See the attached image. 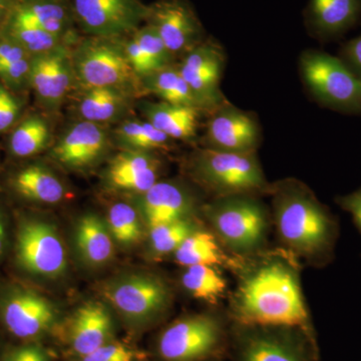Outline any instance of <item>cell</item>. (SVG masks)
Listing matches in <instances>:
<instances>
[{
    "label": "cell",
    "mask_w": 361,
    "mask_h": 361,
    "mask_svg": "<svg viewBox=\"0 0 361 361\" xmlns=\"http://www.w3.org/2000/svg\"><path fill=\"white\" fill-rule=\"evenodd\" d=\"M231 315L236 325L298 329L316 341L298 274L283 259L247 271L233 296Z\"/></svg>",
    "instance_id": "obj_1"
},
{
    "label": "cell",
    "mask_w": 361,
    "mask_h": 361,
    "mask_svg": "<svg viewBox=\"0 0 361 361\" xmlns=\"http://www.w3.org/2000/svg\"><path fill=\"white\" fill-rule=\"evenodd\" d=\"M278 234L297 256L315 264L334 257L338 224L329 209L303 183L287 179L271 188Z\"/></svg>",
    "instance_id": "obj_2"
},
{
    "label": "cell",
    "mask_w": 361,
    "mask_h": 361,
    "mask_svg": "<svg viewBox=\"0 0 361 361\" xmlns=\"http://www.w3.org/2000/svg\"><path fill=\"white\" fill-rule=\"evenodd\" d=\"M190 174L215 198L270 194L256 153H233L209 148L197 149L189 160Z\"/></svg>",
    "instance_id": "obj_3"
},
{
    "label": "cell",
    "mask_w": 361,
    "mask_h": 361,
    "mask_svg": "<svg viewBox=\"0 0 361 361\" xmlns=\"http://www.w3.org/2000/svg\"><path fill=\"white\" fill-rule=\"evenodd\" d=\"M120 39L89 37L71 49L75 82L82 90L111 87L134 96L145 92Z\"/></svg>",
    "instance_id": "obj_4"
},
{
    "label": "cell",
    "mask_w": 361,
    "mask_h": 361,
    "mask_svg": "<svg viewBox=\"0 0 361 361\" xmlns=\"http://www.w3.org/2000/svg\"><path fill=\"white\" fill-rule=\"evenodd\" d=\"M299 71L317 103L339 113L361 115V80L339 56L310 49L301 54Z\"/></svg>",
    "instance_id": "obj_5"
},
{
    "label": "cell",
    "mask_w": 361,
    "mask_h": 361,
    "mask_svg": "<svg viewBox=\"0 0 361 361\" xmlns=\"http://www.w3.org/2000/svg\"><path fill=\"white\" fill-rule=\"evenodd\" d=\"M204 213L218 238L236 253H253L265 243L269 219L257 197L215 198Z\"/></svg>",
    "instance_id": "obj_6"
},
{
    "label": "cell",
    "mask_w": 361,
    "mask_h": 361,
    "mask_svg": "<svg viewBox=\"0 0 361 361\" xmlns=\"http://www.w3.org/2000/svg\"><path fill=\"white\" fill-rule=\"evenodd\" d=\"M104 298L126 322L145 326L158 320L171 304L170 287L158 275L130 273L104 283Z\"/></svg>",
    "instance_id": "obj_7"
},
{
    "label": "cell",
    "mask_w": 361,
    "mask_h": 361,
    "mask_svg": "<svg viewBox=\"0 0 361 361\" xmlns=\"http://www.w3.org/2000/svg\"><path fill=\"white\" fill-rule=\"evenodd\" d=\"M229 345L220 318L212 314L185 316L166 327L158 341L164 361H202L216 357Z\"/></svg>",
    "instance_id": "obj_8"
},
{
    "label": "cell",
    "mask_w": 361,
    "mask_h": 361,
    "mask_svg": "<svg viewBox=\"0 0 361 361\" xmlns=\"http://www.w3.org/2000/svg\"><path fill=\"white\" fill-rule=\"evenodd\" d=\"M234 361H317L314 339L284 327L236 325L231 336Z\"/></svg>",
    "instance_id": "obj_9"
},
{
    "label": "cell",
    "mask_w": 361,
    "mask_h": 361,
    "mask_svg": "<svg viewBox=\"0 0 361 361\" xmlns=\"http://www.w3.org/2000/svg\"><path fill=\"white\" fill-rule=\"evenodd\" d=\"M16 264L35 277L58 279L68 268V257L58 230L47 221L23 218L16 231Z\"/></svg>",
    "instance_id": "obj_10"
},
{
    "label": "cell",
    "mask_w": 361,
    "mask_h": 361,
    "mask_svg": "<svg viewBox=\"0 0 361 361\" xmlns=\"http://www.w3.org/2000/svg\"><path fill=\"white\" fill-rule=\"evenodd\" d=\"M73 18L89 37L122 39L147 20L149 6L140 0H73Z\"/></svg>",
    "instance_id": "obj_11"
},
{
    "label": "cell",
    "mask_w": 361,
    "mask_h": 361,
    "mask_svg": "<svg viewBox=\"0 0 361 361\" xmlns=\"http://www.w3.org/2000/svg\"><path fill=\"white\" fill-rule=\"evenodd\" d=\"M58 317L56 305L39 292L18 285L0 291V320L18 338L32 341L44 336Z\"/></svg>",
    "instance_id": "obj_12"
},
{
    "label": "cell",
    "mask_w": 361,
    "mask_h": 361,
    "mask_svg": "<svg viewBox=\"0 0 361 361\" xmlns=\"http://www.w3.org/2000/svg\"><path fill=\"white\" fill-rule=\"evenodd\" d=\"M225 63L223 47L216 40L207 39L186 52L182 63L178 65L202 111L211 113L228 102L220 90Z\"/></svg>",
    "instance_id": "obj_13"
},
{
    "label": "cell",
    "mask_w": 361,
    "mask_h": 361,
    "mask_svg": "<svg viewBox=\"0 0 361 361\" xmlns=\"http://www.w3.org/2000/svg\"><path fill=\"white\" fill-rule=\"evenodd\" d=\"M205 148L233 153H256L261 140L255 116L226 102L211 111L206 128Z\"/></svg>",
    "instance_id": "obj_14"
},
{
    "label": "cell",
    "mask_w": 361,
    "mask_h": 361,
    "mask_svg": "<svg viewBox=\"0 0 361 361\" xmlns=\"http://www.w3.org/2000/svg\"><path fill=\"white\" fill-rule=\"evenodd\" d=\"M146 23L153 26L173 56L186 54L202 42V25L185 0H160L149 6Z\"/></svg>",
    "instance_id": "obj_15"
},
{
    "label": "cell",
    "mask_w": 361,
    "mask_h": 361,
    "mask_svg": "<svg viewBox=\"0 0 361 361\" xmlns=\"http://www.w3.org/2000/svg\"><path fill=\"white\" fill-rule=\"evenodd\" d=\"M75 82L70 45L32 56L30 85L45 108L56 110Z\"/></svg>",
    "instance_id": "obj_16"
},
{
    "label": "cell",
    "mask_w": 361,
    "mask_h": 361,
    "mask_svg": "<svg viewBox=\"0 0 361 361\" xmlns=\"http://www.w3.org/2000/svg\"><path fill=\"white\" fill-rule=\"evenodd\" d=\"M110 135L103 125L82 121L71 126L51 151L54 160L71 169L94 165L108 152Z\"/></svg>",
    "instance_id": "obj_17"
},
{
    "label": "cell",
    "mask_w": 361,
    "mask_h": 361,
    "mask_svg": "<svg viewBox=\"0 0 361 361\" xmlns=\"http://www.w3.org/2000/svg\"><path fill=\"white\" fill-rule=\"evenodd\" d=\"M194 195L178 180H159L139 195V212L148 228L193 217Z\"/></svg>",
    "instance_id": "obj_18"
},
{
    "label": "cell",
    "mask_w": 361,
    "mask_h": 361,
    "mask_svg": "<svg viewBox=\"0 0 361 361\" xmlns=\"http://www.w3.org/2000/svg\"><path fill=\"white\" fill-rule=\"evenodd\" d=\"M361 20V0H310L305 25L312 37L331 40L341 37Z\"/></svg>",
    "instance_id": "obj_19"
},
{
    "label": "cell",
    "mask_w": 361,
    "mask_h": 361,
    "mask_svg": "<svg viewBox=\"0 0 361 361\" xmlns=\"http://www.w3.org/2000/svg\"><path fill=\"white\" fill-rule=\"evenodd\" d=\"M113 319L108 308L99 302H87L75 311L70 329L71 346L80 357L111 341Z\"/></svg>",
    "instance_id": "obj_20"
},
{
    "label": "cell",
    "mask_w": 361,
    "mask_h": 361,
    "mask_svg": "<svg viewBox=\"0 0 361 361\" xmlns=\"http://www.w3.org/2000/svg\"><path fill=\"white\" fill-rule=\"evenodd\" d=\"M113 236L96 214H85L75 226V242L78 256L90 267H99L110 262L115 253Z\"/></svg>",
    "instance_id": "obj_21"
},
{
    "label": "cell",
    "mask_w": 361,
    "mask_h": 361,
    "mask_svg": "<svg viewBox=\"0 0 361 361\" xmlns=\"http://www.w3.org/2000/svg\"><path fill=\"white\" fill-rule=\"evenodd\" d=\"M13 11L68 44L75 39V18L66 0H20Z\"/></svg>",
    "instance_id": "obj_22"
},
{
    "label": "cell",
    "mask_w": 361,
    "mask_h": 361,
    "mask_svg": "<svg viewBox=\"0 0 361 361\" xmlns=\"http://www.w3.org/2000/svg\"><path fill=\"white\" fill-rule=\"evenodd\" d=\"M141 111L147 122L174 140L193 139L196 137L200 111L190 106L159 102L142 103Z\"/></svg>",
    "instance_id": "obj_23"
},
{
    "label": "cell",
    "mask_w": 361,
    "mask_h": 361,
    "mask_svg": "<svg viewBox=\"0 0 361 361\" xmlns=\"http://www.w3.org/2000/svg\"><path fill=\"white\" fill-rule=\"evenodd\" d=\"M134 94L111 87L82 89L78 102V111L87 122L108 123L120 120L127 114Z\"/></svg>",
    "instance_id": "obj_24"
},
{
    "label": "cell",
    "mask_w": 361,
    "mask_h": 361,
    "mask_svg": "<svg viewBox=\"0 0 361 361\" xmlns=\"http://www.w3.org/2000/svg\"><path fill=\"white\" fill-rule=\"evenodd\" d=\"M13 186L23 198L44 204H56L66 196V188L51 170L30 165L16 173Z\"/></svg>",
    "instance_id": "obj_25"
},
{
    "label": "cell",
    "mask_w": 361,
    "mask_h": 361,
    "mask_svg": "<svg viewBox=\"0 0 361 361\" xmlns=\"http://www.w3.org/2000/svg\"><path fill=\"white\" fill-rule=\"evenodd\" d=\"M176 262L185 268L195 265L233 266L238 264L229 258L221 248L219 242L210 232L197 229L187 237L175 251Z\"/></svg>",
    "instance_id": "obj_26"
},
{
    "label": "cell",
    "mask_w": 361,
    "mask_h": 361,
    "mask_svg": "<svg viewBox=\"0 0 361 361\" xmlns=\"http://www.w3.org/2000/svg\"><path fill=\"white\" fill-rule=\"evenodd\" d=\"M142 89L165 103L190 106L202 111L200 104L180 75L178 66L171 65L142 78Z\"/></svg>",
    "instance_id": "obj_27"
},
{
    "label": "cell",
    "mask_w": 361,
    "mask_h": 361,
    "mask_svg": "<svg viewBox=\"0 0 361 361\" xmlns=\"http://www.w3.org/2000/svg\"><path fill=\"white\" fill-rule=\"evenodd\" d=\"M4 35L18 42L32 56L47 54L63 44L70 45L65 39L47 32L13 11L7 20Z\"/></svg>",
    "instance_id": "obj_28"
},
{
    "label": "cell",
    "mask_w": 361,
    "mask_h": 361,
    "mask_svg": "<svg viewBox=\"0 0 361 361\" xmlns=\"http://www.w3.org/2000/svg\"><path fill=\"white\" fill-rule=\"evenodd\" d=\"M116 142L125 149L160 151L172 147L173 140L149 122L125 121L115 130Z\"/></svg>",
    "instance_id": "obj_29"
},
{
    "label": "cell",
    "mask_w": 361,
    "mask_h": 361,
    "mask_svg": "<svg viewBox=\"0 0 361 361\" xmlns=\"http://www.w3.org/2000/svg\"><path fill=\"white\" fill-rule=\"evenodd\" d=\"M51 140V130L47 121L39 116H30L13 130L9 149L13 155L27 158L44 151Z\"/></svg>",
    "instance_id": "obj_30"
},
{
    "label": "cell",
    "mask_w": 361,
    "mask_h": 361,
    "mask_svg": "<svg viewBox=\"0 0 361 361\" xmlns=\"http://www.w3.org/2000/svg\"><path fill=\"white\" fill-rule=\"evenodd\" d=\"M180 281L192 296L209 303H217L227 290L226 280L212 266L186 267Z\"/></svg>",
    "instance_id": "obj_31"
},
{
    "label": "cell",
    "mask_w": 361,
    "mask_h": 361,
    "mask_svg": "<svg viewBox=\"0 0 361 361\" xmlns=\"http://www.w3.org/2000/svg\"><path fill=\"white\" fill-rule=\"evenodd\" d=\"M32 56L14 42L0 44V78L9 90L30 85Z\"/></svg>",
    "instance_id": "obj_32"
},
{
    "label": "cell",
    "mask_w": 361,
    "mask_h": 361,
    "mask_svg": "<svg viewBox=\"0 0 361 361\" xmlns=\"http://www.w3.org/2000/svg\"><path fill=\"white\" fill-rule=\"evenodd\" d=\"M142 216L127 203H116L109 209L106 225L114 240L123 246L139 243L142 237Z\"/></svg>",
    "instance_id": "obj_33"
},
{
    "label": "cell",
    "mask_w": 361,
    "mask_h": 361,
    "mask_svg": "<svg viewBox=\"0 0 361 361\" xmlns=\"http://www.w3.org/2000/svg\"><path fill=\"white\" fill-rule=\"evenodd\" d=\"M196 230V222L192 217L149 228V251L156 257L174 254L187 237Z\"/></svg>",
    "instance_id": "obj_34"
},
{
    "label": "cell",
    "mask_w": 361,
    "mask_h": 361,
    "mask_svg": "<svg viewBox=\"0 0 361 361\" xmlns=\"http://www.w3.org/2000/svg\"><path fill=\"white\" fill-rule=\"evenodd\" d=\"M157 166H161V161L153 152L123 149L111 160L106 169V182L109 184L113 180L137 174Z\"/></svg>",
    "instance_id": "obj_35"
},
{
    "label": "cell",
    "mask_w": 361,
    "mask_h": 361,
    "mask_svg": "<svg viewBox=\"0 0 361 361\" xmlns=\"http://www.w3.org/2000/svg\"><path fill=\"white\" fill-rule=\"evenodd\" d=\"M135 42L142 47L145 54L149 56L159 68L173 65L174 56L164 44L163 39L156 32L153 26L148 25L140 26L134 32L130 33Z\"/></svg>",
    "instance_id": "obj_36"
},
{
    "label": "cell",
    "mask_w": 361,
    "mask_h": 361,
    "mask_svg": "<svg viewBox=\"0 0 361 361\" xmlns=\"http://www.w3.org/2000/svg\"><path fill=\"white\" fill-rule=\"evenodd\" d=\"M161 166L149 168L137 174L128 176L109 183L111 187L122 191L132 192L137 195L144 194L159 182Z\"/></svg>",
    "instance_id": "obj_37"
},
{
    "label": "cell",
    "mask_w": 361,
    "mask_h": 361,
    "mask_svg": "<svg viewBox=\"0 0 361 361\" xmlns=\"http://www.w3.org/2000/svg\"><path fill=\"white\" fill-rule=\"evenodd\" d=\"M137 353L121 342L110 341L84 356L82 361H135Z\"/></svg>",
    "instance_id": "obj_38"
},
{
    "label": "cell",
    "mask_w": 361,
    "mask_h": 361,
    "mask_svg": "<svg viewBox=\"0 0 361 361\" xmlns=\"http://www.w3.org/2000/svg\"><path fill=\"white\" fill-rule=\"evenodd\" d=\"M123 44L130 66L137 73V77L142 78L154 71L160 70L155 63L145 54L132 35H130V39L123 40Z\"/></svg>",
    "instance_id": "obj_39"
},
{
    "label": "cell",
    "mask_w": 361,
    "mask_h": 361,
    "mask_svg": "<svg viewBox=\"0 0 361 361\" xmlns=\"http://www.w3.org/2000/svg\"><path fill=\"white\" fill-rule=\"evenodd\" d=\"M20 115V101L8 87L0 85V132L13 127Z\"/></svg>",
    "instance_id": "obj_40"
},
{
    "label": "cell",
    "mask_w": 361,
    "mask_h": 361,
    "mask_svg": "<svg viewBox=\"0 0 361 361\" xmlns=\"http://www.w3.org/2000/svg\"><path fill=\"white\" fill-rule=\"evenodd\" d=\"M339 58L361 80V35L342 47Z\"/></svg>",
    "instance_id": "obj_41"
},
{
    "label": "cell",
    "mask_w": 361,
    "mask_h": 361,
    "mask_svg": "<svg viewBox=\"0 0 361 361\" xmlns=\"http://www.w3.org/2000/svg\"><path fill=\"white\" fill-rule=\"evenodd\" d=\"M336 202L343 210L351 214L356 227L361 233V188L353 193L338 197Z\"/></svg>",
    "instance_id": "obj_42"
},
{
    "label": "cell",
    "mask_w": 361,
    "mask_h": 361,
    "mask_svg": "<svg viewBox=\"0 0 361 361\" xmlns=\"http://www.w3.org/2000/svg\"><path fill=\"white\" fill-rule=\"evenodd\" d=\"M26 360L27 361H49L44 349L35 344L25 345Z\"/></svg>",
    "instance_id": "obj_43"
},
{
    "label": "cell",
    "mask_w": 361,
    "mask_h": 361,
    "mask_svg": "<svg viewBox=\"0 0 361 361\" xmlns=\"http://www.w3.org/2000/svg\"><path fill=\"white\" fill-rule=\"evenodd\" d=\"M4 361H27L26 360L25 345L9 350L4 355Z\"/></svg>",
    "instance_id": "obj_44"
},
{
    "label": "cell",
    "mask_w": 361,
    "mask_h": 361,
    "mask_svg": "<svg viewBox=\"0 0 361 361\" xmlns=\"http://www.w3.org/2000/svg\"><path fill=\"white\" fill-rule=\"evenodd\" d=\"M6 247V226L4 216L0 213V258L4 255Z\"/></svg>",
    "instance_id": "obj_45"
},
{
    "label": "cell",
    "mask_w": 361,
    "mask_h": 361,
    "mask_svg": "<svg viewBox=\"0 0 361 361\" xmlns=\"http://www.w3.org/2000/svg\"><path fill=\"white\" fill-rule=\"evenodd\" d=\"M11 0H0V21L4 20V16L8 11Z\"/></svg>",
    "instance_id": "obj_46"
}]
</instances>
